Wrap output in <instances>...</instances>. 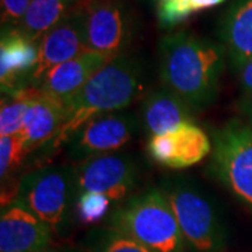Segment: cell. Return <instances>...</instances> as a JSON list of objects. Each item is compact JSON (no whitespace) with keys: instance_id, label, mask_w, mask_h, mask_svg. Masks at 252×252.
<instances>
[{"instance_id":"cell-13","label":"cell","mask_w":252,"mask_h":252,"mask_svg":"<svg viewBox=\"0 0 252 252\" xmlns=\"http://www.w3.org/2000/svg\"><path fill=\"white\" fill-rule=\"evenodd\" d=\"M67 118V104L35 89L24 118L21 139L30 153L49 146Z\"/></svg>"},{"instance_id":"cell-19","label":"cell","mask_w":252,"mask_h":252,"mask_svg":"<svg viewBox=\"0 0 252 252\" xmlns=\"http://www.w3.org/2000/svg\"><path fill=\"white\" fill-rule=\"evenodd\" d=\"M89 252H153L112 225L91 230L83 244Z\"/></svg>"},{"instance_id":"cell-5","label":"cell","mask_w":252,"mask_h":252,"mask_svg":"<svg viewBox=\"0 0 252 252\" xmlns=\"http://www.w3.org/2000/svg\"><path fill=\"white\" fill-rule=\"evenodd\" d=\"M167 196L182 235L196 252H221L227 243V227L215 200L185 178L164 182Z\"/></svg>"},{"instance_id":"cell-27","label":"cell","mask_w":252,"mask_h":252,"mask_svg":"<svg viewBox=\"0 0 252 252\" xmlns=\"http://www.w3.org/2000/svg\"><path fill=\"white\" fill-rule=\"evenodd\" d=\"M41 252H89L84 245H73V244H51Z\"/></svg>"},{"instance_id":"cell-26","label":"cell","mask_w":252,"mask_h":252,"mask_svg":"<svg viewBox=\"0 0 252 252\" xmlns=\"http://www.w3.org/2000/svg\"><path fill=\"white\" fill-rule=\"evenodd\" d=\"M237 108L243 115L244 122L252 129V94H243L237 101Z\"/></svg>"},{"instance_id":"cell-20","label":"cell","mask_w":252,"mask_h":252,"mask_svg":"<svg viewBox=\"0 0 252 252\" xmlns=\"http://www.w3.org/2000/svg\"><path fill=\"white\" fill-rule=\"evenodd\" d=\"M36 87H28L13 95H3L0 108V137L17 136L23 130L24 118Z\"/></svg>"},{"instance_id":"cell-15","label":"cell","mask_w":252,"mask_h":252,"mask_svg":"<svg viewBox=\"0 0 252 252\" xmlns=\"http://www.w3.org/2000/svg\"><path fill=\"white\" fill-rule=\"evenodd\" d=\"M193 109L167 89L152 91L143 101L142 125L150 136L165 135L192 122Z\"/></svg>"},{"instance_id":"cell-1","label":"cell","mask_w":252,"mask_h":252,"mask_svg":"<svg viewBox=\"0 0 252 252\" xmlns=\"http://www.w3.org/2000/svg\"><path fill=\"white\" fill-rule=\"evenodd\" d=\"M158 54L164 89L177 94L193 111L215 102L225 67L224 46L205 36L180 31L162 36Z\"/></svg>"},{"instance_id":"cell-12","label":"cell","mask_w":252,"mask_h":252,"mask_svg":"<svg viewBox=\"0 0 252 252\" xmlns=\"http://www.w3.org/2000/svg\"><path fill=\"white\" fill-rule=\"evenodd\" d=\"M54 231L17 205L1 207L0 252H41L54 244Z\"/></svg>"},{"instance_id":"cell-25","label":"cell","mask_w":252,"mask_h":252,"mask_svg":"<svg viewBox=\"0 0 252 252\" xmlns=\"http://www.w3.org/2000/svg\"><path fill=\"white\" fill-rule=\"evenodd\" d=\"M238 81L244 94H252V58L238 69Z\"/></svg>"},{"instance_id":"cell-28","label":"cell","mask_w":252,"mask_h":252,"mask_svg":"<svg viewBox=\"0 0 252 252\" xmlns=\"http://www.w3.org/2000/svg\"><path fill=\"white\" fill-rule=\"evenodd\" d=\"M190 1V6L195 13L199 11H203L206 9H212V7H216L219 4H223L225 0H189Z\"/></svg>"},{"instance_id":"cell-9","label":"cell","mask_w":252,"mask_h":252,"mask_svg":"<svg viewBox=\"0 0 252 252\" xmlns=\"http://www.w3.org/2000/svg\"><path fill=\"white\" fill-rule=\"evenodd\" d=\"M139 118L132 112L118 111L90 119L76 130L66 143L69 158L81 162L104 154L117 153L139 129Z\"/></svg>"},{"instance_id":"cell-24","label":"cell","mask_w":252,"mask_h":252,"mask_svg":"<svg viewBox=\"0 0 252 252\" xmlns=\"http://www.w3.org/2000/svg\"><path fill=\"white\" fill-rule=\"evenodd\" d=\"M31 0H1L3 27H18L27 13Z\"/></svg>"},{"instance_id":"cell-2","label":"cell","mask_w":252,"mask_h":252,"mask_svg":"<svg viewBox=\"0 0 252 252\" xmlns=\"http://www.w3.org/2000/svg\"><path fill=\"white\" fill-rule=\"evenodd\" d=\"M143 89V70L140 63L129 55H121L105 63L69 102L67 118L49 150L66 144L76 130L90 119L124 111Z\"/></svg>"},{"instance_id":"cell-4","label":"cell","mask_w":252,"mask_h":252,"mask_svg":"<svg viewBox=\"0 0 252 252\" xmlns=\"http://www.w3.org/2000/svg\"><path fill=\"white\" fill-rule=\"evenodd\" d=\"M153 252H185L182 235L170 202L160 188L136 193L112 212L109 224Z\"/></svg>"},{"instance_id":"cell-16","label":"cell","mask_w":252,"mask_h":252,"mask_svg":"<svg viewBox=\"0 0 252 252\" xmlns=\"http://www.w3.org/2000/svg\"><path fill=\"white\" fill-rule=\"evenodd\" d=\"M220 38L235 69L252 58V0H234L220 26Z\"/></svg>"},{"instance_id":"cell-18","label":"cell","mask_w":252,"mask_h":252,"mask_svg":"<svg viewBox=\"0 0 252 252\" xmlns=\"http://www.w3.org/2000/svg\"><path fill=\"white\" fill-rule=\"evenodd\" d=\"M172 158L170 168H188L206 158L213 143L206 132L193 122L185 124L171 132Z\"/></svg>"},{"instance_id":"cell-17","label":"cell","mask_w":252,"mask_h":252,"mask_svg":"<svg viewBox=\"0 0 252 252\" xmlns=\"http://www.w3.org/2000/svg\"><path fill=\"white\" fill-rule=\"evenodd\" d=\"M83 0H31L18 30L34 42L70 16Z\"/></svg>"},{"instance_id":"cell-3","label":"cell","mask_w":252,"mask_h":252,"mask_svg":"<svg viewBox=\"0 0 252 252\" xmlns=\"http://www.w3.org/2000/svg\"><path fill=\"white\" fill-rule=\"evenodd\" d=\"M16 185L11 205L24 207L54 233H63L76 217V164L39 167L26 172Z\"/></svg>"},{"instance_id":"cell-10","label":"cell","mask_w":252,"mask_h":252,"mask_svg":"<svg viewBox=\"0 0 252 252\" xmlns=\"http://www.w3.org/2000/svg\"><path fill=\"white\" fill-rule=\"evenodd\" d=\"M81 4V3H80ZM80 4L70 16L48 31L38 44V58L31 77L32 87H39L51 69L89 51L84 36V24Z\"/></svg>"},{"instance_id":"cell-7","label":"cell","mask_w":252,"mask_h":252,"mask_svg":"<svg viewBox=\"0 0 252 252\" xmlns=\"http://www.w3.org/2000/svg\"><path fill=\"white\" fill-rule=\"evenodd\" d=\"M86 45L108 61L125 55L133 38V17L125 0H83Z\"/></svg>"},{"instance_id":"cell-21","label":"cell","mask_w":252,"mask_h":252,"mask_svg":"<svg viewBox=\"0 0 252 252\" xmlns=\"http://www.w3.org/2000/svg\"><path fill=\"white\" fill-rule=\"evenodd\" d=\"M30 152L27 150L21 136L0 137V178L1 184H9L17 174Z\"/></svg>"},{"instance_id":"cell-14","label":"cell","mask_w":252,"mask_h":252,"mask_svg":"<svg viewBox=\"0 0 252 252\" xmlns=\"http://www.w3.org/2000/svg\"><path fill=\"white\" fill-rule=\"evenodd\" d=\"M108 62L97 52L86 51L67 62H63L46 73L39 84V90L67 104L90 80L91 76Z\"/></svg>"},{"instance_id":"cell-22","label":"cell","mask_w":252,"mask_h":252,"mask_svg":"<svg viewBox=\"0 0 252 252\" xmlns=\"http://www.w3.org/2000/svg\"><path fill=\"white\" fill-rule=\"evenodd\" d=\"M111 199L99 192L80 193L76 202V219L84 225H94L107 217Z\"/></svg>"},{"instance_id":"cell-8","label":"cell","mask_w":252,"mask_h":252,"mask_svg":"<svg viewBox=\"0 0 252 252\" xmlns=\"http://www.w3.org/2000/svg\"><path fill=\"white\" fill-rule=\"evenodd\" d=\"M140 180V165L127 153H109L76 164L77 193L99 192L112 202H125Z\"/></svg>"},{"instance_id":"cell-23","label":"cell","mask_w":252,"mask_h":252,"mask_svg":"<svg viewBox=\"0 0 252 252\" xmlns=\"http://www.w3.org/2000/svg\"><path fill=\"white\" fill-rule=\"evenodd\" d=\"M195 11L189 0H157V20L161 28H174L185 23Z\"/></svg>"},{"instance_id":"cell-6","label":"cell","mask_w":252,"mask_h":252,"mask_svg":"<svg viewBox=\"0 0 252 252\" xmlns=\"http://www.w3.org/2000/svg\"><path fill=\"white\" fill-rule=\"evenodd\" d=\"M210 170L252 212V129L231 119L213 133Z\"/></svg>"},{"instance_id":"cell-11","label":"cell","mask_w":252,"mask_h":252,"mask_svg":"<svg viewBox=\"0 0 252 252\" xmlns=\"http://www.w3.org/2000/svg\"><path fill=\"white\" fill-rule=\"evenodd\" d=\"M38 58V44L17 27H3L0 41V84L3 95L32 87L31 77Z\"/></svg>"}]
</instances>
